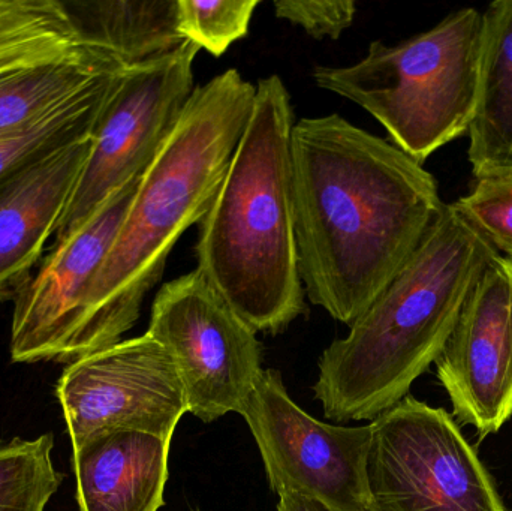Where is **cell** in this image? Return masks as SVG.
Returning a JSON list of instances; mask_svg holds the SVG:
<instances>
[{"mask_svg": "<svg viewBox=\"0 0 512 511\" xmlns=\"http://www.w3.org/2000/svg\"><path fill=\"white\" fill-rule=\"evenodd\" d=\"M291 93L255 84L251 116L198 231L197 269L256 333L279 335L306 312L292 198Z\"/></svg>", "mask_w": 512, "mask_h": 511, "instance_id": "cell-4", "label": "cell"}, {"mask_svg": "<svg viewBox=\"0 0 512 511\" xmlns=\"http://www.w3.org/2000/svg\"><path fill=\"white\" fill-rule=\"evenodd\" d=\"M117 66L123 65L108 54L84 47L60 59L0 72V134L38 119Z\"/></svg>", "mask_w": 512, "mask_h": 511, "instance_id": "cell-17", "label": "cell"}, {"mask_svg": "<svg viewBox=\"0 0 512 511\" xmlns=\"http://www.w3.org/2000/svg\"><path fill=\"white\" fill-rule=\"evenodd\" d=\"M200 50L186 41L125 69L99 117L92 150L56 239L83 227L114 192L143 176L197 87L194 65Z\"/></svg>", "mask_w": 512, "mask_h": 511, "instance_id": "cell-7", "label": "cell"}, {"mask_svg": "<svg viewBox=\"0 0 512 511\" xmlns=\"http://www.w3.org/2000/svg\"><path fill=\"white\" fill-rule=\"evenodd\" d=\"M259 0H177L179 29L185 41L219 57L245 38Z\"/></svg>", "mask_w": 512, "mask_h": 511, "instance_id": "cell-21", "label": "cell"}, {"mask_svg": "<svg viewBox=\"0 0 512 511\" xmlns=\"http://www.w3.org/2000/svg\"><path fill=\"white\" fill-rule=\"evenodd\" d=\"M171 441L147 432L108 429L72 446L78 509L161 510Z\"/></svg>", "mask_w": 512, "mask_h": 511, "instance_id": "cell-14", "label": "cell"}, {"mask_svg": "<svg viewBox=\"0 0 512 511\" xmlns=\"http://www.w3.org/2000/svg\"><path fill=\"white\" fill-rule=\"evenodd\" d=\"M125 69V66H117L98 75L38 119L0 134V185L35 159L93 135L105 104Z\"/></svg>", "mask_w": 512, "mask_h": 511, "instance_id": "cell-18", "label": "cell"}, {"mask_svg": "<svg viewBox=\"0 0 512 511\" xmlns=\"http://www.w3.org/2000/svg\"><path fill=\"white\" fill-rule=\"evenodd\" d=\"M93 135L59 147L15 171L0 185V294L26 281L56 236Z\"/></svg>", "mask_w": 512, "mask_h": 511, "instance_id": "cell-13", "label": "cell"}, {"mask_svg": "<svg viewBox=\"0 0 512 511\" xmlns=\"http://www.w3.org/2000/svg\"><path fill=\"white\" fill-rule=\"evenodd\" d=\"M240 416L274 494L292 492L330 511H379L367 479L372 426H334L301 410L282 374L264 369Z\"/></svg>", "mask_w": 512, "mask_h": 511, "instance_id": "cell-9", "label": "cell"}, {"mask_svg": "<svg viewBox=\"0 0 512 511\" xmlns=\"http://www.w3.org/2000/svg\"><path fill=\"white\" fill-rule=\"evenodd\" d=\"M483 12L463 8L399 44L373 41L354 65L316 66L319 89L360 105L424 164L469 134L480 86Z\"/></svg>", "mask_w": 512, "mask_h": 511, "instance_id": "cell-5", "label": "cell"}, {"mask_svg": "<svg viewBox=\"0 0 512 511\" xmlns=\"http://www.w3.org/2000/svg\"><path fill=\"white\" fill-rule=\"evenodd\" d=\"M474 176L501 174L512 161V0L483 12L480 86L469 128Z\"/></svg>", "mask_w": 512, "mask_h": 511, "instance_id": "cell-16", "label": "cell"}, {"mask_svg": "<svg viewBox=\"0 0 512 511\" xmlns=\"http://www.w3.org/2000/svg\"><path fill=\"white\" fill-rule=\"evenodd\" d=\"M454 417L480 438L512 417V260L496 255L472 288L435 362Z\"/></svg>", "mask_w": 512, "mask_h": 511, "instance_id": "cell-12", "label": "cell"}, {"mask_svg": "<svg viewBox=\"0 0 512 511\" xmlns=\"http://www.w3.org/2000/svg\"><path fill=\"white\" fill-rule=\"evenodd\" d=\"M194 511H201L200 509H195Z\"/></svg>", "mask_w": 512, "mask_h": 511, "instance_id": "cell-26", "label": "cell"}, {"mask_svg": "<svg viewBox=\"0 0 512 511\" xmlns=\"http://www.w3.org/2000/svg\"><path fill=\"white\" fill-rule=\"evenodd\" d=\"M367 479L379 511H508L454 417L408 395L370 422Z\"/></svg>", "mask_w": 512, "mask_h": 511, "instance_id": "cell-6", "label": "cell"}, {"mask_svg": "<svg viewBox=\"0 0 512 511\" xmlns=\"http://www.w3.org/2000/svg\"><path fill=\"white\" fill-rule=\"evenodd\" d=\"M146 333L173 356L189 414L212 423L242 413L264 371L261 344L198 270L162 285Z\"/></svg>", "mask_w": 512, "mask_h": 511, "instance_id": "cell-8", "label": "cell"}, {"mask_svg": "<svg viewBox=\"0 0 512 511\" xmlns=\"http://www.w3.org/2000/svg\"><path fill=\"white\" fill-rule=\"evenodd\" d=\"M140 179L114 192L83 227L56 239L36 272L14 291L12 362L69 365L87 288L116 239Z\"/></svg>", "mask_w": 512, "mask_h": 511, "instance_id": "cell-11", "label": "cell"}, {"mask_svg": "<svg viewBox=\"0 0 512 511\" xmlns=\"http://www.w3.org/2000/svg\"><path fill=\"white\" fill-rule=\"evenodd\" d=\"M277 18L301 27L315 39H339L357 14L354 0H276Z\"/></svg>", "mask_w": 512, "mask_h": 511, "instance_id": "cell-23", "label": "cell"}, {"mask_svg": "<svg viewBox=\"0 0 512 511\" xmlns=\"http://www.w3.org/2000/svg\"><path fill=\"white\" fill-rule=\"evenodd\" d=\"M254 99L255 84L234 68L195 87L87 288L69 365L117 344L135 326L168 255L218 194Z\"/></svg>", "mask_w": 512, "mask_h": 511, "instance_id": "cell-2", "label": "cell"}, {"mask_svg": "<svg viewBox=\"0 0 512 511\" xmlns=\"http://www.w3.org/2000/svg\"><path fill=\"white\" fill-rule=\"evenodd\" d=\"M53 447L51 434L0 446V511L47 509L62 483L51 459Z\"/></svg>", "mask_w": 512, "mask_h": 511, "instance_id": "cell-20", "label": "cell"}, {"mask_svg": "<svg viewBox=\"0 0 512 511\" xmlns=\"http://www.w3.org/2000/svg\"><path fill=\"white\" fill-rule=\"evenodd\" d=\"M292 198L304 293L351 326L445 207L432 173L340 114L295 120Z\"/></svg>", "mask_w": 512, "mask_h": 511, "instance_id": "cell-1", "label": "cell"}, {"mask_svg": "<svg viewBox=\"0 0 512 511\" xmlns=\"http://www.w3.org/2000/svg\"><path fill=\"white\" fill-rule=\"evenodd\" d=\"M501 174H511L512 176V161L510 162V165H508V167L505 168L504 171H502ZM501 174H496V176H501Z\"/></svg>", "mask_w": 512, "mask_h": 511, "instance_id": "cell-25", "label": "cell"}, {"mask_svg": "<svg viewBox=\"0 0 512 511\" xmlns=\"http://www.w3.org/2000/svg\"><path fill=\"white\" fill-rule=\"evenodd\" d=\"M496 252L512 260V176L478 177L465 197L451 204Z\"/></svg>", "mask_w": 512, "mask_h": 511, "instance_id": "cell-22", "label": "cell"}, {"mask_svg": "<svg viewBox=\"0 0 512 511\" xmlns=\"http://www.w3.org/2000/svg\"><path fill=\"white\" fill-rule=\"evenodd\" d=\"M83 48L60 0H0V72Z\"/></svg>", "mask_w": 512, "mask_h": 511, "instance_id": "cell-19", "label": "cell"}, {"mask_svg": "<svg viewBox=\"0 0 512 511\" xmlns=\"http://www.w3.org/2000/svg\"><path fill=\"white\" fill-rule=\"evenodd\" d=\"M276 511H330L322 504L316 501L309 500V498L301 497L298 494L279 495V503H277Z\"/></svg>", "mask_w": 512, "mask_h": 511, "instance_id": "cell-24", "label": "cell"}, {"mask_svg": "<svg viewBox=\"0 0 512 511\" xmlns=\"http://www.w3.org/2000/svg\"><path fill=\"white\" fill-rule=\"evenodd\" d=\"M496 249L451 204L375 302L325 348L313 390L325 417L375 420L436 362Z\"/></svg>", "mask_w": 512, "mask_h": 511, "instance_id": "cell-3", "label": "cell"}, {"mask_svg": "<svg viewBox=\"0 0 512 511\" xmlns=\"http://www.w3.org/2000/svg\"><path fill=\"white\" fill-rule=\"evenodd\" d=\"M84 47L125 68L170 53L183 44L177 0L63 2Z\"/></svg>", "mask_w": 512, "mask_h": 511, "instance_id": "cell-15", "label": "cell"}, {"mask_svg": "<svg viewBox=\"0 0 512 511\" xmlns=\"http://www.w3.org/2000/svg\"><path fill=\"white\" fill-rule=\"evenodd\" d=\"M56 396L72 446L108 429L173 440L180 419L188 413L173 356L147 333L66 366Z\"/></svg>", "mask_w": 512, "mask_h": 511, "instance_id": "cell-10", "label": "cell"}]
</instances>
